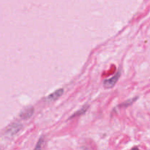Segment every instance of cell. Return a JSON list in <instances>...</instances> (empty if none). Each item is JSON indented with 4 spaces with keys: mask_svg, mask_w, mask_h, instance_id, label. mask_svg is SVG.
Returning a JSON list of instances; mask_svg holds the SVG:
<instances>
[{
    "mask_svg": "<svg viewBox=\"0 0 150 150\" xmlns=\"http://www.w3.org/2000/svg\"><path fill=\"white\" fill-rule=\"evenodd\" d=\"M22 125L19 123H13L6 130L5 133L9 136H13L21 130Z\"/></svg>",
    "mask_w": 150,
    "mask_h": 150,
    "instance_id": "cell-1",
    "label": "cell"
},
{
    "mask_svg": "<svg viewBox=\"0 0 150 150\" xmlns=\"http://www.w3.org/2000/svg\"><path fill=\"white\" fill-rule=\"evenodd\" d=\"M120 73H117V74L115 75L113 77L110 78V79H105L103 81V86H105V88H111L114 86V85L117 83V81L120 79Z\"/></svg>",
    "mask_w": 150,
    "mask_h": 150,
    "instance_id": "cell-2",
    "label": "cell"
},
{
    "mask_svg": "<svg viewBox=\"0 0 150 150\" xmlns=\"http://www.w3.org/2000/svg\"><path fill=\"white\" fill-rule=\"evenodd\" d=\"M34 111H35V110H34L33 107H27V108L22 110L21 112L20 113V117L22 120H28V119L32 117V116L34 114Z\"/></svg>",
    "mask_w": 150,
    "mask_h": 150,
    "instance_id": "cell-3",
    "label": "cell"
},
{
    "mask_svg": "<svg viewBox=\"0 0 150 150\" xmlns=\"http://www.w3.org/2000/svg\"><path fill=\"white\" fill-rule=\"evenodd\" d=\"M63 92H64V89H57V90H56L54 92L50 94L48 96H47L45 100H46L47 102H52V101L56 100L58 99L59 98H60V97L63 95Z\"/></svg>",
    "mask_w": 150,
    "mask_h": 150,
    "instance_id": "cell-4",
    "label": "cell"
},
{
    "mask_svg": "<svg viewBox=\"0 0 150 150\" xmlns=\"http://www.w3.org/2000/svg\"><path fill=\"white\" fill-rule=\"evenodd\" d=\"M88 107H89V106H88L87 105H84V106H83V108H81L80 110H79V111H76V113H74V114H73V116H71V117H70V119H73V118H74V117H79V116L82 115V114H83L85 112H86V111H87Z\"/></svg>",
    "mask_w": 150,
    "mask_h": 150,
    "instance_id": "cell-5",
    "label": "cell"
},
{
    "mask_svg": "<svg viewBox=\"0 0 150 150\" xmlns=\"http://www.w3.org/2000/svg\"><path fill=\"white\" fill-rule=\"evenodd\" d=\"M136 100H137V98H132V99L128 100H127V101H125V103H123L122 104L121 106H123V107L128 106V105H131L132 103H133V102H134V101H136Z\"/></svg>",
    "mask_w": 150,
    "mask_h": 150,
    "instance_id": "cell-6",
    "label": "cell"
},
{
    "mask_svg": "<svg viewBox=\"0 0 150 150\" xmlns=\"http://www.w3.org/2000/svg\"><path fill=\"white\" fill-rule=\"evenodd\" d=\"M43 137H40V138L39 141H38V144H37V146H35V149H40L41 147H42V144H43Z\"/></svg>",
    "mask_w": 150,
    "mask_h": 150,
    "instance_id": "cell-7",
    "label": "cell"
}]
</instances>
